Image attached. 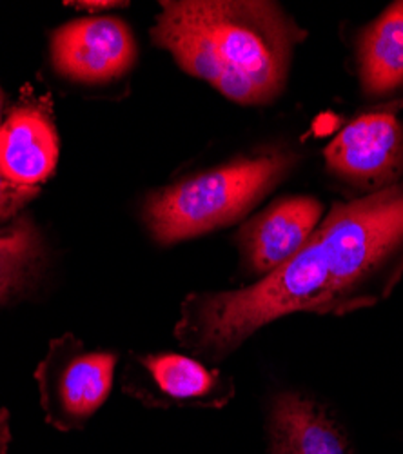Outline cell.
Instances as JSON below:
<instances>
[{"label": "cell", "mask_w": 403, "mask_h": 454, "mask_svg": "<svg viewBox=\"0 0 403 454\" xmlns=\"http://www.w3.org/2000/svg\"><path fill=\"white\" fill-rule=\"evenodd\" d=\"M401 277L403 182H396L335 206L307 244L260 282L188 296L174 334L184 348L216 362L282 317L375 306Z\"/></svg>", "instance_id": "obj_1"}, {"label": "cell", "mask_w": 403, "mask_h": 454, "mask_svg": "<svg viewBox=\"0 0 403 454\" xmlns=\"http://www.w3.org/2000/svg\"><path fill=\"white\" fill-rule=\"evenodd\" d=\"M306 33L273 3H162L151 29L157 46L224 97L267 104L287 81L292 48Z\"/></svg>", "instance_id": "obj_2"}, {"label": "cell", "mask_w": 403, "mask_h": 454, "mask_svg": "<svg viewBox=\"0 0 403 454\" xmlns=\"http://www.w3.org/2000/svg\"><path fill=\"white\" fill-rule=\"evenodd\" d=\"M289 159L267 153L216 168L167 185L143 206L153 239L174 244L244 216L282 178Z\"/></svg>", "instance_id": "obj_3"}, {"label": "cell", "mask_w": 403, "mask_h": 454, "mask_svg": "<svg viewBox=\"0 0 403 454\" xmlns=\"http://www.w3.org/2000/svg\"><path fill=\"white\" fill-rule=\"evenodd\" d=\"M117 355L88 351L77 336L50 344L35 372L46 422L58 431L82 429L113 387Z\"/></svg>", "instance_id": "obj_4"}, {"label": "cell", "mask_w": 403, "mask_h": 454, "mask_svg": "<svg viewBox=\"0 0 403 454\" xmlns=\"http://www.w3.org/2000/svg\"><path fill=\"white\" fill-rule=\"evenodd\" d=\"M124 391L155 407H222L233 398L235 386L231 378L191 356L159 353L136 356L128 365Z\"/></svg>", "instance_id": "obj_5"}, {"label": "cell", "mask_w": 403, "mask_h": 454, "mask_svg": "<svg viewBox=\"0 0 403 454\" xmlns=\"http://www.w3.org/2000/svg\"><path fill=\"white\" fill-rule=\"evenodd\" d=\"M325 160L347 182L389 187L403 173V126L391 111L365 113L327 145Z\"/></svg>", "instance_id": "obj_6"}, {"label": "cell", "mask_w": 403, "mask_h": 454, "mask_svg": "<svg viewBox=\"0 0 403 454\" xmlns=\"http://www.w3.org/2000/svg\"><path fill=\"white\" fill-rule=\"evenodd\" d=\"M51 55L64 77L97 84L128 73L136 57V44L124 20L91 17L58 27L53 33Z\"/></svg>", "instance_id": "obj_7"}, {"label": "cell", "mask_w": 403, "mask_h": 454, "mask_svg": "<svg viewBox=\"0 0 403 454\" xmlns=\"http://www.w3.org/2000/svg\"><path fill=\"white\" fill-rule=\"evenodd\" d=\"M322 204L313 197L283 199L249 220L238 233L244 262L269 275L295 256L318 230Z\"/></svg>", "instance_id": "obj_8"}, {"label": "cell", "mask_w": 403, "mask_h": 454, "mask_svg": "<svg viewBox=\"0 0 403 454\" xmlns=\"http://www.w3.org/2000/svg\"><path fill=\"white\" fill-rule=\"evenodd\" d=\"M57 159L58 138L50 106L20 102L0 124V176L39 187L55 171Z\"/></svg>", "instance_id": "obj_9"}, {"label": "cell", "mask_w": 403, "mask_h": 454, "mask_svg": "<svg viewBox=\"0 0 403 454\" xmlns=\"http://www.w3.org/2000/svg\"><path fill=\"white\" fill-rule=\"evenodd\" d=\"M267 433L269 454H354L331 416L313 400L292 393L275 398Z\"/></svg>", "instance_id": "obj_10"}, {"label": "cell", "mask_w": 403, "mask_h": 454, "mask_svg": "<svg viewBox=\"0 0 403 454\" xmlns=\"http://www.w3.org/2000/svg\"><path fill=\"white\" fill-rule=\"evenodd\" d=\"M360 79L369 97H384L403 86V0L391 4L363 31Z\"/></svg>", "instance_id": "obj_11"}, {"label": "cell", "mask_w": 403, "mask_h": 454, "mask_svg": "<svg viewBox=\"0 0 403 454\" xmlns=\"http://www.w3.org/2000/svg\"><path fill=\"white\" fill-rule=\"evenodd\" d=\"M43 258V237L27 216L0 227V306L36 278Z\"/></svg>", "instance_id": "obj_12"}, {"label": "cell", "mask_w": 403, "mask_h": 454, "mask_svg": "<svg viewBox=\"0 0 403 454\" xmlns=\"http://www.w3.org/2000/svg\"><path fill=\"white\" fill-rule=\"evenodd\" d=\"M41 193V187L19 185L0 176V227L19 216V211Z\"/></svg>", "instance_id": "obj_13"}, {"label": "cell", "mask_w": 403, "mask_h": 454, "mask_svg": "<svg viewBox=\"0 0 403 454\" xmlns=\"http://www.w3.org/2000/svg\"><path fill=\"white\" fill-rule=\"evenodd\" d=\"M12 440L10 433V414L6 409L0 407V454H6Z\"/></svg>", "instance_id": "obj_14"}, {"label": "cell", "mask_w": 403, "mask_h": 454, "mask_svg": "<svg viewBox=\"0 0 403 454\" xmlns=\"http://www.w3.org/2000/svg\"><path fill=\"white\" fill-rule=\"evenodd\" d=\"M71 6L75 8H84V10H102V8H117V6H128L126 3H71Z\"/></svg>", "instance_id": "obj_15"}, {"label": "cell", "mask_w": 403, "mask_h": 454, "mask_svg": "<svg viewBox=\"0 0 403 454\" xmlns=\"http://www.w3.org/2000/svg\"><path fill=\"white\" fill-rule=\"evenodd\" d=\"M391 107H403V98L401 100H396V102H392V104H385V106H382L380 109H391Z\"/></svg>", "instance_id": "obj_16"}, {"label": "cell", "mask_w": 403, "mask_h": 454, "mask_svg": "<svg viewBox=\"0 0 403 454\" xmlns=\"http://www.w3.org/2000/svg\"><path fill=\"white\" fill-rule=\"evenodd\" d=\"M3 107H4V93L0 90V119H3ZM0 124H3V121H0Z\"/></svg>", "instance_id": "obj_17"}]
</instances>
